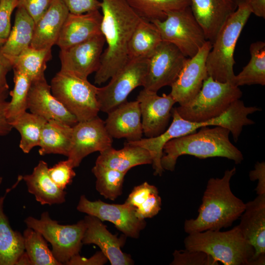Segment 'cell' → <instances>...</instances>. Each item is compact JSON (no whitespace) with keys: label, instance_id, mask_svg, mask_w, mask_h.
Segmentation results:
<instances>
[{"label":"cell","instance_id":"cell-38","mask_svg":"<svg viewBox=\"0 0 265 265\" xmlns=\"http://www.w3.org/2000/svg\"><path fill=\"white\" fill-rule=\"evenodd\" d=\"M172 265H218L207 254L199 251L185 250H175L173 254Z\"/></svg>","mask_w":265,"mask_h":265},{"label":"cell","instance_id":"cell-43","mask_svg":"<svg viewBox=\"0 0 265 265\" xmlns=\"http://www.w3.org/2000/svg\"><path fill=\"white\" fill-rule=\"evenodd\" d=\"M51 1L52 0H18L17 7L24 8L36 23L47 10Z\"/></svg>","mask_w":265,"mask_h":265},{"label":"cell","instance_id":"cell-4","mask_svg":"<svg viewBox=\"0 0 265 265\" xmlns=\"http://www.w3.org/2000/svg\"><path fill=\"white\" fill-rule=\"evenodd\" d=\"M188 234L184 239L186 249L203 252L224 265H252L254 250L238 225L225 232L207 230Z\"/></svg>","mask_w":265,"mask_h":265},{"label":"cell","instance_id":"cell-16","mask_svg":"<svg viewBox=\"0 0 265 265\" xmlns=\"http://www.w3.org/2000/svg\"><path fill=\"white\" fill-rule=\"evenodd\" d=\"M212 44L207 41L197 53L187 58L177 78L171 85L170 95L179 106L192 100L201 90L208 77L206 61Z\"/></svg>","mask_w":265,"mask_h":265},{"label":"cell","instance_id":"cell-31","mask_svg":"<svg viewBox=\"0 0 265 265\" xmlns=\"http://www.w3.org/2000/svg\"><path fill=\"white\" fill-rule=\"evenodd\" d=\"M250 59L242 71L235 75L232 83L239 87L244 85H265V43H252L249 48Z\"/></svg>","mask_w":265,"mask_h":265},{"label":"cell","instance_id":"cell-30","mask_svg":"<svg viewBox=\"0 0 265 265\" xmlns=\"http://www.w3.org/2000/svg\"><path fill=\"white\" fill-rule=\"evenodd\" d=\"M5 198L0 197V265H15L25 251L24 238L12 228L4 212Z\"/></svg>","mask_w":265,"mask_h":265},{"label":"cell","instance_id":"cell-36","mask_svg":"<svg viewBox=\"0 0 265 265\" xmlns=\"http://www.w3.org/2000/svg\"><path fill=\"white\" fill-rule=\"evenodd\" d=\"M92 172L96 178V189L105 198L114 200L122 194L126 173L96 163Z\"/></svg>","mask_w":265,"mask_h":265},{"label":"cell","instance_id":"cell-15","mask_svg":"<svg viewBox=\"0 0 265 265\" xmlns=\"http://www.w3.org/2000/svg\"><path fill=\"white\" fill-rule=\"evenodd\" d=\"M105 42L101 33L83 42L60 50V71L87 79L99 68Z\"/></svg>","mask_w":265,"mask_h":265},{"label":"cell","instance_id":"cell-22","mask_svg":"<svg viewBox=\"0 0 265 265\" xmlns=\"http://www.w3.org/2000/svg\"><path fill=\"white\" fill-rule=\"evenodd\" d=\"M138 102L126 101L107 113L106 129L112 138H125L128 141L142 138L143 129Z\"/></svg>","mask_w":265,"mask_h":265},{"label":"cell","instance_id":"cell-19","mask_svg":"<svg viewBox=\"0 0 265 265\" xmlns=\"http://www.w3.org/2000/svg\"><path fill=\"white\" fill-rule=\"evenodd\" d=\"M86 230L82 240L84 244L97 245L111 265H131L134 264L131 256L121 250L126 236L118 238L112 234L106 225L98 218L87 215L83 219Z\"/></svg>","mask_w":265,"mask_h":265},{"label":"cell","instance_id":"cell-13","mask_svg":"<svg viewBox=\"0 0 265 265\" xmlns=\"http://www.w3.org/2000/svg\"><path fill=\"white\" fill-rule=\"evenodd\" d=\"M77 210L95 216L102 221L112 223L125 236L137 238L146 226L145 219L138 218L135 209L126 203L109 204L100 200L91 201L84 195L80 196Z\"/></svg>","mask_w":265,"mask_h":265},{"label":"cell","instance_id":"cell-11","mask_svg":"<svg viewBox=\"0 0 265 265\" xmlns=\"http://www.w3.org/2000/svg\"><path fill=\"white\" fill-rule=\"evenodd\" d=\"M260 109L256 106H245L244 103L238 99L234 102L220 116L206 122H195L182 118L174 108L171 111L173 120L168 128L175 138L195 132L198 129L203 127L221 126L230 131L236 142L243 127L255 123L248 116Z\"/></svg>","mask_w":265,"mask_h":265},{"label":"cell","instance_id":"cell-34","mask_svg":"<svg viewBox=\"0 0 265 265\" xmlns=\"http://www.w3.org/2000/svg\"><path fill=\"white\" fill-rule=\"evenodd\" d=\"M47 121L42 117L26 111L10 123L21 135L19 147L24 153H29L39 146L42 131Z\"/></svg>","mask_w":265,"mask_h":265},{"label":"cell","instance_id":"cell-53","mask_svg":"<svg viewBox=\"0 0 265 265\" xmlns=\"http://www.w3.org/2000/svg\"><path fill=\"white\" fill-rule=\"evenodd\" d=\"M2 182V177L0 176V185H1Z\"/></svg>","mask_w":265,"mask_h":265},{"label":"cell","instance_id":"cell-5","mask_svg":"<svg viewBox=\"0 0 265 265\" xmlns=\"http://www.w3.org/2000/svg\"><path fill=\"white\" fill-rule=\"evenodd\" d=\"M251 14L246 3L238 5L218 31L206 61L208 75L213 80L232 83L236 44Z\"/></svg>","mask_w":265,"mask_h":265},{"label":"cell","instance_id":"cell-33","mask_svg":"<svg viewBox=\"0 0 265 265\" xmlns=\"http://www.w3.org/2000/svg\"><path fill=\"white\" fill-rule=\"evenodd\" d=\"M142 19L153 22L162 21L172 12L190 6V0H127Z\"/></svg>","mask_w":265,"mask_h":265},{"label":"cell","instance_id":"cell-24","mask_svg":"<svg viewBox=\"0 0 265 265\" xmlns=\"http://www.w3.org/2000/svg\"><path fill=\"white\" fill-rule=\"evenodd\" d=\"M69 13L62 0H52L47 10L35 23L30 47L37 50L51 49L56 44Z\"/></svg>","mask_w":265,"mask_h":265},{"label":"cell","instance_id":"cell-50","mask_svg":"<svg viewBox=\"0 0 265 265\" xmlns=\"http://www.w3.org/2000/svg\"><path fill=\"white\" fill-rule=\"evenodd\" d=\"M32 265L31 261L25 251L18 258L15 265Z\"/></svg>","mask_w":265,"mask_h":265},{"label":"cell","instance_id":"cell-40","mask_svg":"<svg viewBox=\"0 0 265 265\" xmlns=\"http://www.w3.org/2000/svg\"><path fill=\"white\" fill-rule=\"evenodd\" d=\"M18 0H0V38L6 39L11 31V16Z\"/></svg>","mask_w":265,"mask_h":265},{"label":"cell","instance_id":"cell-41","mask_svg":"<svg viewBox=\"0 0 265 265\" xmlns=\"http://www.w3.org/2000/svg\"><path fill=\"white\" fill-rule=\"evenodd\" d=\"M158 188L145 182L134 187L129 195L125 203L134 207H138L151 195L158 192Z\"/></svg>","mask_w":265,"mask_h":265},{"label":"cell","instance_id":"cell-10","mask_svg":"<svg viewBox=\"0 0 265 265\" xmlns=\"http://www.w3.org/2000/svg\"><path fill=\"white\" fill-rule=\"evenodd\" d=\"M147 72V59L128 60L107 85L98 87L97 99L100 111L107 113L127 101L132 90L143 86Z\"/></svg>","mask_w":265,"mask_h":265},{"label":"cell","instance_id":"cell-7","mask_svg":"<svg viewBox=\"0 0 265 265\" xmlns=\"http://www.w3.org/2000/svg\"><path fill=\"white\" fill-rule=\"evenodd\" d=\"M50 85L53 95L78 122L98 115L100 111L97 99L98 87L87 79L60 70L52 79Z\"/></svg>","mask_w":265,"mask_h":265},{"label":"cell","instance_id":"cell-39","mask_svg":"<svg viewBox=\"0 0 265 265\" xmlns=\"http://www.w3.org/2000/svg\"><path fill=\"white\" fill-rule=\"evenodd\" d=\"M69 161H60L52 167L48 168V173L52 181L61 189L64 190L73 181L76 176Z\"/></svg>","mask_w":265,"mask_h":265},{"label":"cell","instance_id":"cell-46","mask_svg":"<svg viewBox=\"0 0 265 265\" xmlns=\"http://www.w3.org/2000/svg\"><path fill=\"white\" fill-rule=\"evenodd\" d=\"M108 260L100 251L96 252L89 258L82 257L79 254L73 257L66 265H103Z\"/></svg>","mask_w":265,"mask_h":265},{"label":"cell","instance_id":"cell-48","mask_svg":"<svg viewBox=\"0 0 265 265\" xmlns=\"http://www.w3.org/2000/svg\"><path fill=\"white\" fill-rule=\"evenodd\" d=\"M12 69L13 65L10 60L0 53V88L9 87L6 75Z\"/></svg>","mask_w":265,"mask_h":265},{"label":"cell","instance_id":"cell-8","mask_svg":"<svg viewBox=\"0 0 265 265\" xmlns=\"http://www.w3.org/2000/svg\"><path fill=\"white\" fill-rule=\"evenodd\" d=\"M24 222L27 227L39 232L51 243L54 257L61 265L79 254L86 228L84 219L74 224L62 225L52 219L48 212H44L39 219L29 216Z\"/></svg>","mask_w":265,"mask_h":265},{"label":"cell","instance_id":"cell-20","mask_svg":"<svg viewBox=\"0 0 265 265\" xmlns=\"http://www.w3.org/2000/svg\"><path fill=\"white\" fill-rule=\"evenodd\" d=\"M30 112L47 121L54 120L73 126L78 123L74 115L53 95L45 77L31 81L27 97Z\"/></svg>","mask_w":265,"mask_h":265},{"label":"cell","instance_id":"cell-47","mask_svg":"<svg viewBox=\"0 0 265 265\" xmlns=\"http://www.w3.org/2000/svg\"><path fill=\"white\" fill-rule=\"evenodd\" d=\"M251 181L258 180L255 190L258 195L265 194V163L257 162L254 170L249 173Z\"/></svg>","mask_w":265,"mask_h":265},{"label":"cell","instance_id":"cell-9","mask_svg":"<svg viewBox=\"0 0 265 265\" xmlns=\"http://www.w3.org/2000/svg\"><path fill=\"white\" fill-rule=\"evenodd\" d=\"M151 22L158 28L162 41L175 46L187 58L194 56L208 41L190 6L169 13L162 21Z\"/></svg>","mask_w":265,"mask_h":265},{"label":"cell","instance_id":"cell-52","mask_svg":"<svg viewBox=\"0 0 265 265\" xmlns=\"http://www.w3.org/2000/svg\"><path fill=\"white\" fill-rule=\"evenodd\" d=\"M6 40L0 38V46L2 45L5 42Z\"/></svg>","mask_w":265,"mask_h":265},{"label":"cell","instance_id":"cell-18","mask_svg":"<svg viewBox=\"0 0 265 265\" xmlns=\"http://www.w3.org/2000/svg\"><path fill=\"white\" fill-rule=\"evenodd\" d=\"M238 225L243 236L253 247L252 265L265 263V194L258 195L245 204Z\"/></svg>","mask_w":265,"mask_h":265},{"label":"cell","instance_id":"cell-35","mask_svg":"<svg viewBox=\"0 0 265 265\" xmlns=\"http://www.w3.org/2000/svg\"><path fill=\"white\" fill-rule=\"evenodd\" d=\"M23 236L25 251L32 265H61L49 248L47 241L41 233L27 227Z\"/></svg>","mask_w":265,"mask_h":265},{"label":"cell","instance_id":"cell-32","mask_svg":"<svg viewBox=\"0 0 265 265\" xmlns=\"http://www.w3.org/2000/svg\"><path fill=\"white\" fill-rule=\"evenodd\" d=\"M6 57L12 63L13 69L25 73L32 81L45 77L47 63L52 55L51 49L37 50L29 47L16 56Z\"/></svg>","mask_w":265,"mask_h":265},{"label":"cell","instance_id":"cell-29","mask_svg":"<svg viewBox=\"0 0 265 265\" xmlns=\"http://www.w3.org/2000/svg\"><path fill=\"white\" fill-rule=\"evenodd\" d=\"M162 41L159 31L155 24L142 18L129 41L128 59H147Z\"/></svg>","mask_w":265,"mask_h":265},{"label":"cell","instance_id":"cell-44","mask_svg":"<svg viewBox=\"0 0 265 265\" xmlns=\"http://www.w3.org/2000/svg\"><path fill=\"white\" fill-rule=\"evenodd\" d=\"M69 13L83 14L99 10L101 1L99 0H62Z\"/></svg>","mask_w":265,"mask_h":265},{"label":"cell","instance_id":"cell-12","mask_svg":"<svg viewBox=\"0 0 265 265\" xmlns=\"http://www.w3.org/2000/svg\"><path fill=\"white\" fill-rule=\"evenodd\" d=\"M187 58L175 46L162 41L147 58V72L143 88L157 93L164 86H171Z\"/></svg>","mask_w":265,"mask_h":265},{"label":"cell","instance_id":"cell-17","mask_svg":"<svg viewBox=\"0 0 265 265\" xmlns=\"http://www.w3.org/2000/svg\"><path fill=\"white\" fill-rule=\"evenodd\" d=\"M136 100L138 102L143 132L147 138L157 136L167 129L172 109L176 102L169 94L159 96L143 88L139 93Z\"/></svg>","mask_w":265,"mask_h":265},{"label":"cell","instance_id":"cell-42","mask_svg":"<svg viewBox=\"0 0 265 265\" xmlns=\"http://www.w3.org/2000/svg\"><path fill=\"white\" fill-rule=\"evenodd\" d=\"M161 199L159 191L151 195L138 207L135 209L137 217L142 219L152 218L161 210Z\"/></svg>","mask_w":265,"mask_h":265},{"label":"cell","instance_id":"cell-45","mask_svg":"<svg viewBox=\"0 0 265 265\" xmlns=\"http://www.w3.org/2000/svg\"><path fill=\"white\" fill-rule=\"evenodd\" d=\"M9 87L0 88V136L8 134L13 128L6 117V109L8 102L6 101L9 94Z\"/></svg>","mask_w":265,"mask_h":265},{"label":"cell","instance_id":"cell-28","mask_svg":"<svg viewBox=\"0 0 265 265\" xmlns=\"http://www.w3.org/2000/svg\"><path fill=\"white\" fill-rule=\"evenodd\" d=\"M72 126L52 120L45 124L41 132L39 153L60 154L68 157L71 145Z\"/></svg>","mask_w":265,"mask_h":265},{"label":"cell","instance_id":"cell-27","mask_svg":"<svg viewBox=\"0 0 265 265\" xmlns=\"http://www.w3.org/2000/svg\"><path fill=\"white\" fill-rule=\"evenodd\" d=\"M35 23L26 11L17 7L14 26L5 42L0 46V53L14 57L29 48L32 40Z\"/></svg>","mask_w":265,"mask_h":265},{"label":"cell","instance_id":"cell-21","mask_svg":"<svg viewBox=\"0 0 265 265\" xmlns=\"http://www.w3.org/2000/svg\"><path fill=\"white\" fill-rule=\"evenodd\" d=\"M192 13L212 44L224 23L236 10L233 0H190Z\"/></svg>","mask_w":265,"mask_h":265},{"label":"cell","instance_id":"cell-25","mask_svg":"<svg viewBox=\"0 0 265 265\" xmlns=\"http://www.w3.org/2000/svg\"><path fill=\"white\" fill-rule=\"evenodd\" d=\"M47 162L40 160L32 172L23 177L29 193L41 205L61 204L66 201V192L59 188L48 173Z\"/></svg>","mask_w":265,"mask_h":265},{"label":"cell","instance_id":"cell-1","mask_svg":"<svg viewBox=\"0 0 265 265\" xmlns=\"http://www.w3.org/2000/svg\"><path fill=\"white\" fill-rule=\"evenodd\" d=\"M102 19L101 31L106 48L103 52L94 83L106 82L121 70L128 61L129 41L142 19L127 0H101Z\"/></svg>","mask_w":265,"mask_h":265},{"label":"cell","instance_id":"cell-3","mask_svg":"<svg viewBox=\"0 0 265 265\" xmlns=\"http://www.w3.org/2000/svg\"><path fill=\"white\" fill-rule=\"evenodd\" d=\"M203 127L197 132L173 138L163 146L161 164L163 170L173 171L180 156L188 155L199 159L222 157L237 164L243 160L241 152L230 141V131L221 126Z\"/></svg>","mask_w":265,"mask_h":265},{"label":"cell","instance_id":"cell-23","mask_svg":"<svg viewBox=\"0 0 265 265\" xmlns=\"http://www.w3.org/2000/svg\"><path fill=\"white\" fill-rule=\"evenodd\" d=\"M102 19L99 10L78 14L69 13L56 45L60 50L65 49L101 34Z\"/></svg>","mask_w":265,"mask_h":265},{"label":"cell","instance_id":"cell-14","mask_svg":"<svg viewBox=\"0 0 265 265\" xmlns=\"http://www.w3.org/2000/svg\"><path fill=\"white\" fill-rule=\"evenodd\" d=\"M71 148L68 160L74 167L79 166L88 155L111 147L112 137L105 127V121L98 115L78 122L73 127Z\"/></svg>","mask_w":265,"mask_h":265},{"label":"cell","instance_id":"cell-26","mask_svg":"<svg viewBox=\"0 0 265 265\" xmlns=\"http://www.w3.org/2000/svg\"><path fill=\"white\" fill-rule=\"evenodd\" d=\"M100 153L96 164L126 173L134 166L152 162L148 150L128 142L120 150H115L111 146Z\"/></svg>","mask_w":265,"mask_h":265},{"label":"cell","instance_id":"cell-2","mask_svg":"<svg viewBox=\"0 0 265 265\" xmlns=\"http://www.w3.org/2000/svg\"><path fill=\"white\" fill-rule=\"evenodd\" d=\"M236 168L227 170L221 178H210L204 192L198 215L186 219L184 230L190 234L207 230H220L230 226L243 213L245 203L232 192L230 182Z\"/></svg>","mask_w":265,"mask_h":265},{"label":"cell","instance_id":"cell-51","mask_svg":"<svg viewBox=\"0 0 265 265\" xmlns=\"http://www.w3.org/2000/svg\"><path fill=\"white\" fill-rule=\"evenodd\" d=\"M237 7L241 4L246 3L248 0H233Z\"/></svg>","mask_w":265,"mask_h":265},{"label":"cell","instance_id":"cell-37","mask_svg":"<svg viewBox=\"0 0 265 265\" xmlns=\"http://www.w3.org/2000/svg\"><path fill=\"white\" fill-rule=\"evenodd\" d=\"M13 70L14 86L9 93L11 99L8 102L6 112L10 124L28 109L27 97L32 81L25 73Z\"/></svg>","mask_w":265,"mask_h":265},{"label":"cell","instance_id":"cell-49","mask_svg":"<svg viewBox=\"0 0 265 265\" xmlns=\"http://www.w3.org/2000/svg\"><path fill=\"white\" fill-rule=\"evenodd\" d=\"M246 3L251 13L259 17L265 18V0H248Z\"/></svg>","mask_w":265,"mask_h":265},{"label":"cell","instance_id":"cell-6","mask_svg":"<svg viewBox=\"0 0 265 265\" xmlns=\"http://www.w3.org/2000/svg\"><path fill=\"white\" fill-rule=\"evenodd\" d=\"M242 95L239 87L232 83L219 82L208 76L201 90L192 100L175 108L185 120L206 122L223 114Z\"/></svg>","mask_w":265,"mask_h":265}]
</instances>
